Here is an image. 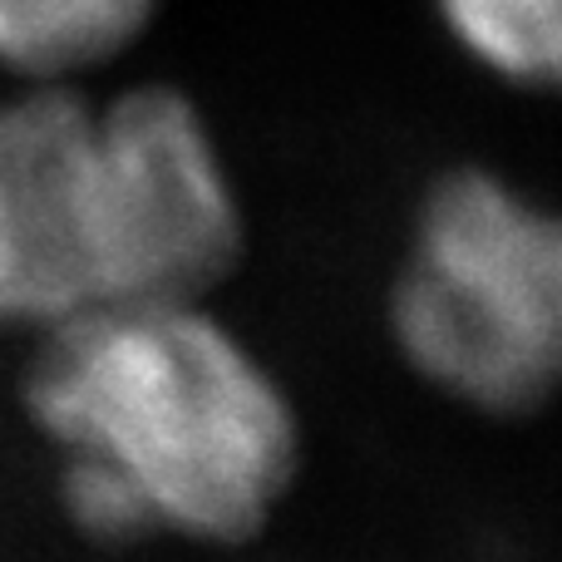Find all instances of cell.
<instances>
[{
    "label": "cell",
    "mask_w": 562,
    "mask_h": 562,
    "mask_svg": "<svg viewBox=\"0 0 562 562\" xmlns=\"http://www.w3.org/2000/svg\"><path fill=\"white\" fill-rule=\"evenodd\" d=\"M30 415L65 454L75 524L119 543L252 538L296 474L286 395L198 301H128L55 326Z\"/></svg>",
    "instance_id": "obj_1"
},
{
    "label": "cell",
    "mask_w": 562,
    "mask_h": 562,
    "mask_svg": "<svg viewBox=\"0 0 562 562\" xmlns=\"http://www.w3.org/2000/svg\"><path fill=\"white\" fill-rule=\"evenodd\" d=\"M395 336L464 405L533 409L562 356L558 227L488 173L439 183L395 291Z\"/></svg>",
    "instance_id": "obj_2"
},
{
    "label": "cell",
    "mask_w": 562,
    "mask_h": 562,
    "mask_svg": "<svg viewBox=\"0 0 562 562\" xmlns=\"http://www.w3.org/2000/svg\"><path fill=\"white\" fill-rule=\"evenodd\" d=\"M94 217L104 306L198 301L243 252L213 134L173 89H138L94 114Z\"/></svg>",
    "instance_id": "obj_3"
},
{
    "label": "cell",
    "mask_w": 562,
    "mask_h": 562,
    "mask_svg": "<svg viewBox=\"0 0 562 562\" xmlns=\"http://www.w3.org/2000/svg\"><path fill=\"white\" fill-rule=\"evenodd\" d=\"M99 306L94 114L69 94L0 104V326L55 330Z\"/></svg>",
    "instance_id": "obj_4"
},
{
    "label": "cell",
    "mask_w": 562,
    "mask_h": 562,
    "mask_svg": "<svg viewBox=\"0 0 562 562\" xmlns=\"http://www.w3.org/2000/svg\"><path fill=\"white\" fill-rule=\"evenodd\" d=\"M154 0H0V59L25 75H75L119 55Z\"/></svg>",
    "instance_id": "obj_5"
},
{
    "label": "cell",
    "mask_w": 562,
    "mask_h": 562,
    "mask_svg": "<svg viewBox=\"0 0 562 562\" xmlns=\"http://www.w3.org/2000/svg\"><path fill=\"white\" fill-rule=\"evenodd\" d=\"M469 55L508 79H553L558 0H439Z\"/></svg>",
    "instance_id": "obj_6"
}]
</instances>
